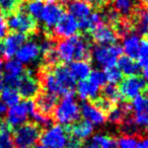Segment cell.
I'll list each match as a JSON object with an SVG mask.
<instances>
[{
	"mask_svg": "<svg viewBox=\"0 0 148 148\" xmlns=\"http://www.w3.org/2000/svg\"><path fill=\"white\" fill-rule=\"evenodd\" d=\"M29 116L33 118L35 124H37L39 127H41V126H43V127H50L52 124L51 118H50L49 116H46V115H44V114L38 112L37 110H36V107H35V109L31 112Z\"/></svg>",
	"mask_w": 148,
	"mask_h": 148,
	"instance_id": "cell-35",
	"label": "cell"
},
{
	"mask_svg": "<svg viewBox=\"0 0 148 148\" xmlns=\"http://www.w3.org/2000/svg\"><path fill=\"white\" fill-rule=\"evenodd\" d=\"M114 6H115L114 9L120 15L129 16L135 8V0H115Z\"/></svg>",
	"mask_w": 148,
	"mask_h": 148,
	"instance_id": "cell-29",
	"label": "cell"
},
{
	"mask_svg": "<svg viewBox=\"0 0 148 148\" xmlns=\"http://www.w3.org/2000/svg\"><path fill=\"white\" fill-rule=\"evenodd\" d=\"M141 1H143V0H141Z\"/></svg>",
	"mask_w": 148,
	"mask_h": 148,
	"instance_id": "cell-56",
	"label": "cell"
},
{
	"mask_svg": "<svg viewBox=\"0 0 148 148\" xmlns=\"http://www.w3.org/2000/svg\"><path fill=\"white\" fill-rule=\"evenodd\" d=\"M7 31H8V27H7L6 19H5V17L0 16V40L6 37Z\"/></svg>",
	"mask_w": 148,
	"mask_h": 148,
	"instance_id": "cell-44",
	"label": "cell"
},
{
	"mask_svg": "<svg viewBox=\"0 0 148 148\" xmlns=\"http://www.w3.org/2000/svg\"><path fill=\"white\" fill-rule=\"evenodd\" d=\"M3 65H4V63H3L2 60L0 59V74H2V71H3Z\"/></svg>",
	"mask_w": 148,
	"mask_h": 148,
	"instance_id": "cell-51",
	"label": "cell"
},
{
	"mask_svg": "<svg viewBox=\"0 0 148 148\" xmlns=\"http://www.w3.org/2000/svg\"><path fill=\"white\" fill-rule=\"evenodd\" d=\"M103 97L110 101L111 103H119L122 99V95L119 88L114 84H108L103 86Z\"/></svg>",
	"mask_w": 148,
	"mask_h": 148,
	"instance_id": "cell-31",
	"label": "cell"
},
{
	"mask_svg": "<svg viewBox=\"0 0 148 148\" xmlns=\"http://www.w3.org/2000/svg\"><path fill=\"white\" fill-rule=\"evenodd\" d=\"M130 111H131V106L127 105V103H123L119 107H114L109 112L108 119L112 123L122 124L124 120L128 117V114Z\"/></svg>",
	"mask_w": 148,
	"mask_h": 148,
	"instance_id": "cell-24",
	"label": "cell"
},
{
	"mask_svg": "<svg viewBox=\"0 0 148 148\" xmlns=\"http://www.w3.org/2000/svg\"><path fill=\"white\" fill-rule=\"evenodd\" d=\"M1 101L4 103L6 107H13L21 103V95L16 88H11V87L4 86L2 91L0 92Z\"/></svg>",
	"mask_w": 148,
	"mask_h": 148,
	"instance_id": "cell-26",
	"label": "cell"
},
{
	"mask_svg": "<svg viewBox=\"0 0 148 148\" xmlns=\"http://www.w3.org/2000/svg\"><path fill=\"white\" fill-rule=\"evenodd\" d=\"M77 95L79 99L82 101H86V99H95L97 97L99 91V87L93 84L92 82L85 79V80H81L80 82L77 84L76 86Z\"/></svg>",
	"mask_w": 148,
	"mask_h": 148,
	"instance_id": "cell-20",
	"label": "cell"
},
{
	"mask_svg": "<svg viewBox=\"0 0 148 148\" xmlns=\"http://www.w3.org/2000/svg\"><path fill=\"white\" fill-rule=\"evenodd\" d=\"M131 110L134 111V115H143L148 117V95H141L132 101Z\"/></svg>",
	"mask_w": 148,
	"mask_h": 148,
	"instance_id": "cell-28",
	"label": "cell"
},
{
	"mask_svg": "<svg viewBox=\"0 0 148 148\" xmlns=\"http://www.w3.org/2000/svg\"><path fill=\"white\" fill-rule=\"evenodd\" d=\"M103 18L113 25H118L120 23V14L115 9H110L106 14H103Z\"/></svg>",
	"mask_w": 148,
	"mask_h": 148,
	"instance_id": "cell-42",
	"label": "cell"
},
{
	"mask_svg": "<svg viewBox=\"0 0 148 148\" xmlns=\"http://www.w3.org/2000/svg\"><path fill=\"white\" fill-rule=\"evenodd\" d=\"M4 75L13 77H21L25 73V67L23 64H21L16 59H8L6 63L3 65Z\"/></svg>",
	"mask_w": 148,
	"mask_h": 148,
	"instance_id": "cell-27",
	"label": "cell"
},
{
	"mask_svg": "<svg viewBox=\"0 0 148 148\" xmlns=\"http://www.w3.org/2000/svg\"><path fill=\"white\" fill-rule=\"evenodd\" d=\"M145 1H146V2H148V0H145Z\"/></svg>",
	"mask_w": 148,
	"mask_h": 148,
	"instance_id": "cell-55",
	"label": "cell"
},
{
	"mask_svg": "<svg viewBox=\"0 0 148 148\" xmlns=\"http://www.w3.org/2000/svg\"><path fill=\"white\" fill-rule=\"evenodd\" d=\"M44 5L45 3L43 2V0H29L25 6V10L34 19H40Z\"/></svg>",
	"mask_w": 148,
	"mask_h": 148,
	"instance_id": "cell-30",
	"label": "cell"
},
{
	"mask_svg": "<svg viewBox=\"0 0 148 148\" xmlns=\"http://www.w3.org/2000/svg\"><path fill=\"white\" fill-rule=\"evenodd\" d=\"M6 112H7L6 106H5L4 103L1 101V99H0V118L2 117V116H4L5 114H6Z\"/></svg>",
	"mask_w": 148,
	"mask_h": 148,
	"instance_id": "cell-46",
	"label": "cell"
},
{
	"mask_svg": "<svg viewBox=\"0 0 148 148\" xmlns=\"http://www.w3.org/2000/svg\"><path fill=\"white\" fill-rule=\"evenodd\" d=\"M54 117L56 121L62 125L74 124L78 121L80 117V107L74 99L73 93L64 95L60 103H57L54 110Z\"/></svg>",
	"mask_w": 148,
	"mask_h": 148,
	"instance_id": "cell-2",
	"label": "cell"
},
{
	"mask_svg": "<svg viewBox=\"0 0 148 148\" xmlns=\"http://www.w3.org/2000/svg\"><path fill=\"white\" fill-rule=\"evenodd\" d=\"M3 87H4V82H3V75L0 74V92L2 91Z\"/></svg>",
	"mask_w": 148,
	"mask_h": 148,
	"instance_id": "cell-49",
	"label": "cell"
},
{
	"mask_svg": "<svg viewBox=\"0 0 148 148\" xmlns=\"http://www.w3.org/2000/svg\"><path fill=\"white\" fill-rule=\"evenodd\" d=\"M27 41V36L16 32H12L11 34L7 35L3 41V46H4V53L3 57L10 59L11 57L16 54L17 50L23 45Z\"/></svg>",
	"mask_w": 148,
	"mask_h": 148,
	"instance_id": "cell-14",
	"label": "cell"
},
{
	"mask_svg": "<svg viewBox=\"0 0 148 148\" xmlns=\"http://www.w3.org/2000/svg\"><path fill=\"white\" fill-rule=\"evenodd\" d=\"M40 55H41V49L39 44L36 43L35 41L25 42L15 54L16 60L21 64L34 63L39 59Z\"/></svg>",
	"mask_w": 148,
	"mask_h": 148,
	"instance_id": "cell-13",
	"label": "cell"
},
{
	"mask_svg": "<svg viewBox=\"0 0 148 148\" xmlns=\"http://www.w3.org/2000/svg\"><path fill=\"white\" fill-rule=\"evenodd\" d=\"M79 29L78 21L74 18L70 13L63 14L58 23L54 27V33L57 37L68 39L77 34Z\"/></svg>",
	"mask_w": 148,
	"mask_h": 148,
	"instance_id": "cell-12",
	"label": "cell"
},
{
	"mask_svg": "<svg viewBox=\"0 0 148 148\" xmlns=\"http://www.w3.org/2000/svg\"><path fill=\"white\" fill-rule=\"evenodd\" d=\"M93 103H95L93 105H95L99 110H101L103 113H105V112H108V113H109V112L114 108L113 103L108 101V99H105L103 97H97L95 99H93Z\"/></svg>",
	"mask_w": 148,
	"mask_h": 148,
	"instance_id": "cell-40",
	"label": "cell"
},
{
	"mask_svg": "<svg viewBox=\"0 0 148 148\" xmlns=\"http://www.w3.org/2000/svg\"><path fill=\"white\" fill-rule=\"evenodd\" d=\"M119 90L122 97L125 99H134L138 95H143L148 90V85L143 78L134 75L123 79L120 84Z\"/></svg>",
	"mask_w": 148,
	"mask_h": 148,
	"instance_id": "cell-8",
	"label": "cell"
},
{
	"mask_svg": "<svg viewBox=\"0 0 148 148\" xmlns=\"http://www.w3.org/2000/svg\"><path fill=\"white\" fill-rule=\"evenodd\" d=\"M35 109V103L32 99H25V101L10 107L6 112V125L10 129H15L23 124L27 123V117Z\"/></svg>",
	"mask_w": 148,
	"mask_h": 148,
	"instance_id": "cell-6",
	"label": "cell"
},
{
	"mask_svg": "<svg viewBox=\"0 0 148 148\" xmlns=\"http://www.w3.org/2000/svg\"><path fill=\"white\" fill-rule=\"evenodd\" d=\"M80 115L85 119V121L89 122L93 126H99L103 125L106 122L105 113L99 110L93 103H83L80 108Z\"/></svg>",
	"mask_w": 148,
	"mask_h": 148,
	"instance_id": "cell-16",
	"label": "cell"
},
{
	"mask_svg": "<svg viewBox=\"0 0 148 148\" xmlns=\"http://www.w3.org/2000/svg\"><path fill=\"white\" fill-rule=\"evenodd\" d=\"M82 148H99V147L97 145V144H95L93 142H91V143L87 144V145H85L84 147H82Z\"/></svg>",
	"mask_w": 148,
	"mask_h": 148,
	"instance_id": "cell-50",
	"label": "cell"
},
{
	"mask_svg": "<svg viewBox=\"0 0 148 148\" xmlns=\"http://www.w3.org/2000/svg\"><path fill=\"white\" fill-rule=\"evenodd\" d=\"M92 142L99 148H117V142L115 141V139L103 134L95 135L92 137Z\"/></svg>",
	"mask_w": 148,
	"mask_h": 148,
	"instance_id": "cell-32",
	"label": "cell"
},
{
	"mask_svg": "<svg viewBox=\"0 0 148 148\" xmlns=\"http://www.w3.org/2000/svg\"><path fill=\"white\" fill-rule=\"evenodd\" d=\"M69 130V133L71 134V136L77 138V139L83 140L89 138L93 133V125H91L89 122L87 121H81L78 123H74L73 126L70 128H67Z\"/></svg>",
	"mask_w": 148,
	"mask_h": 148,
	"instance_id": "cell-21",
	"label": "cell"
},
{
	"mask_svg": "<svg viewBox=\"0 0 148 148\" xmlns=\"http://www.w3.org/2000/svg\"><path fill=\"white\" fill-rule=\"evenodd\" d=\"M52 71L55 75V78L59 84L60 88H61L63 95L72 93L74 87H75V83H76L75 81L76 80L72 76L69 68L64 65H58L54 66L52 68Z\"/></svg>",
	"mask_w": 148,
	"mask_h": 148,
	"instance_id": "cell-11",
	"label": "cell"
},
{
	"mask_svg": "<svg viewBox=\"0 0 148 148\" xmlns=\"http://www.w3.org/2000/svg\"><path fill=\"white\" fill-rule=\"evenodd\" d=\"M17 91L21 97H23L25 99H32L39 95L40 82L37 78L34 77L29 70H27L23 74L17 86Z\"/></svg>",
	"mask_w": 148,
	"mask_h": 148,
	"instance_id": "cell-10",
	"label": "cell"
},
{
	"mask_svg": "<svg viewBox=\"0 0 148 148\" xmlns=\"http://www.w3.org/2000/svg\"><path fill=\"white\" fill-rule=\"evenodd\" d=\"M66 148H82V141L73 137V136L69 135Z\"/></svg>",
	"mask_w": 148,
	"mask_h": 148,
	"instance_id": "cell-43",
	"label": "cell"
},
{
	"mask_svg": "<svg viewBox=\"0 0 148 148\" xmlns=\"http://www.w3.org/2000/svg\"><path fill=\"white\" fill-rule=\"evenodd\" d=\"M17 7V0H0V10L4 14H11Z\"/></svg>",
	"mask_w": 148,
	"mask_h": 148,
	"instance_id": "cell-39",
	"label": "cell"
},
{
	"mask_svg": "<svg viewBox=\"0 0 148 148\" xmlns=\"http://www.w3.org/2000/svg\"><path fill=\"white\" fill-rule=\"evenodd\" d=\"M138 148H148V137L138 141Z\"/></svg>",
	"mask_w": 148,
	"mask_h": 148,
	"instance_id": "cell-45",
	"label": "cell"
},
{
	"mask_svg": "<svg viewBox=\"0 0 148 148\" xmlns=\"http://www.w3.org/2000/svg\"><path fill=\"white\" fill-rule=\"evenodd\" d=\"M117 148H138V140L134 135H125L119 138Z\"/></svg>",
	"mask_w": 148,
	"mask_h": 148,
	"instance_id": "cell-37",
	"label": "cell"
},
{
	"mask_svg": "<svg viewBox=\"0 0 148 148\" xmlns=\"http://www.w3.org/2000/svg\"><path fill=\"white\" fill-rule=\"evenodd\" d=\"M63 14V7L58 2V0H47L40 16V21L47 29H52L55 27Z\"/></svg>",
	"mask_w": 148,
	"mask_h": 148,
	"instance_id": "cell-9",
	"label": "cell"
},
{
	"mask_svg": "<svg viewBox=\"0 0 148 148\" xmlns=\"http://www.w3.org/2000/svg\"><path fill=\"white\" fill-rule=\"evenodd\" d=\"M6 21L7 27L11 31L23 34V35L34 33L37 29L36 21L31 15L27 14L25 10H18L16 12L9 14Z\"/></svg>",
	"mask_w": 148,
	"mask_h": 148,
	"instance_id": "cell-7",
	"label": "cell"
},
{
	"mask_svg": "<svg viewBox=\"0 0 148 148\" xmlns=\"http://www.w3.org/2000/svg\"><path fill=\"white\" fill-rule=\"evenodd\" d=\"M55 52L58 60H61L65 63L86 60L90 57L89 43L84 38L79 36H73L60 41Z\"/></svg>",
	"mask_w": 148,
	"mask_h": 148,
	"instance_id": "cell-1",
	"label": "cell"
},
{
	"mask_svg": "<svg viewBox=\"0 0 148 148\" xmlns=\"http://www.w3.org/2000/svg\"><path fill=\"white\" fill-rule=\"evenodd\" d=\"M36 97L37 99L35 101V107L38 112L46 116H49L51 113H53L58 103V99L55 95L46 91L41 95H38Z\"/></svg>",
	"mask_w": 148,
	"mask_h": 148,
	"instance_id": "cell-18",
	"label": "cell"
},
{
	"mask_svg": "<svg viewBox=\"0 0 148 148\" xmlns=\"http://www.w3.org/2000/svg\"><path fill=\"white\" fill-rule=\"evenodd\" d=\"M118 69L127 76H134L137 75L140 70V66L134 61V59L128 56H121L117 61Z\"/></svg>",
	"mask_w": 148,
	"mask_h": 148,
	"instance_id": "cell-23",
	"label": "cell"
},
{
	"mask_svg": "<svg viewBox=\"0 0 148 148\" xmlns=\"http://www.w3.org/2000/svg\"><path fill=\"white\" fill-rule=\"evenodd\" d=\"M140 42L141 40H140L139 36L136 34L126 35L123 41V46H122V49L126 53V56L132 58V59H136L138 56V52H139Z\"/></svg>",
	"mask_w": 148,
	"mask_h": 148,
	"instance_id": "cell-22",
	"label": "cell"
},
{
	"mask_svg": "<svg viewBox=\"0 0 148 148\" xmlns=\"http://www.w3.org/2000/svg\"><path fill=\"white\" fill-rule=\"evenodd\" d=\"M41 137V129L35 123H25L15 128L12 133L13 144L19 148L34 146Z\"/></svg>",
	"mask_w": 148,
	"mask_h": 148,
	"instance_id": "cell-4",
	"label": "cell"
},
{
	"mask_svg": "<svg viewBox=\"0 0 148 148\" xmlns=\"http://www.w3.org/2000/svg\"><path fill=\"white\" fill-rule=\"evenodd\" d=\"M142 74H143V79L145 80V82L148 84V67H145L142 71Z\"/></svg>",
	"mask_w": 148,
	"mask_h": 148,
	"instance_id": "cell-48",
	"label": "cell"
},
{
	"mask_svg": "<svg viewBox=\"0 0 148 148\" xmlns=\"http://www.w3.org/2000/svg\"><path fill=\"white\" fill-rule=\"evenodd\" d=\"M35 148H46V147H45V146H43V145L41 144V145H37Z\"/></svg>",
	"mask_w": 148,
	"mask_h": 148,
	"instance_id": "cell-53",
	"label": "cell"
},
{
	"mask_svg": "<svg viewBox=\"0 0 148 148\" xmlns=\"http://www.w3.org/2000/svg\"><path fill=\"white\" fill-rule=\"evenodd\" d=\"M12 133L11 129L5 124V126L0 129V148H13Z\"/></svg>",
	"mask_w": 148,
	"mask_h": 148,
	"instance_id": "cell-33",
	"label": "cell"
},
{
	"mask_svg": "<svg viewBox=\"0 0 148 148\" xmlns=\"http://www.w3.org/2000/svg\"><path fill=\"white\" fill-rule=\"evenodd\" d=\"M69 70L71 72L72 76L75 80H85L88 78L89 74L91 72V66L86 60H79V61H73L70 63Z\"/></svg>",
	"mask_w": 148,
	"mask_h": 148,
	"instance_id": "cell-19",
	"label": "cell"
},
{
	"mask_svg": "<svg viewBox=\"0 0 148 148\" xmlns=\"http://www.w3.org/2000/svg\"><path fill=\"white\" fill-rule=\"evenodd\" d=\"M146 131H147V133H148V124L146 125Z\"/></svg>",
	"mask_w": 148,
	"mask_h": 148,
	"instance_id": "cell-54",
	"label": "cell"
},
{
	"mask_svg": "<svg viewBox=\"0 0 148 148\" xmlns=\"http://www.w3.org/2000/svg\"><path fill=\"white\" fill-rule=\"evenodd\" d=\"M88 80L90 82H92L93 84H95L97 86H99V88L105 86L106 82H107L105 72L101 71V70H93V71H91L88 76Z\"/></svg>",
	"mask_w": 148,
	"mask_h": 148,
	"instance_id": "cell-38",
	"label": "cell"
},
{
	"mask_svg": "<svg viewBox=\"0 0 148 148\" xmlns=\"http://www.w3.org/2000/svg\"><path fill=\"white\" fill-rule=\"evenodd\" d=\"M92 39L99 45H113L118 39L117 33L111 27L101 23L91 32Z\"/></svg>",
	"mask_w": 148,
	"mask_h": 148,
	"instance_id": "cell-15",
	"label": "cell"
},
{
	"mask_svg": "<svg viewBox=\"0 0 148 148\" xmlns=\"http://www.w3.org/2000/svg\"><path fill=\"white\" fill-rule=\"evenodd\" d=\"M138 64L142 67H148V41L143 40L140 42V48L138 52Z\"/></svg>",
	"mask_w": 148,
	"mask_h": 148,
	"instance_id": "cell-36",
	"label": "cell"
},
{
	"mask_svg": "<svg viewBox=\"0 0 148 148\" xmlns=\"http://www.w3.org/2000/svg\"><path fill=\"white\" fill-rule=\"evenodd\" d=\"M58 1H60V2L63 3V4H69L72 0H58Z\"/></svg>",
	"mask_w": 148,
	"mask_h": 148,
	"instance_id": "cell-52",
	"label": "cell"
},
{
	"mask_svg": "<svg viewBox=\"0 0 148 148\" xmlns=\"http://www.w3.org/2000/svg\"><path fill=\"white\" fill-rule=\"evenodd\" d=\"M123 49L121 46L116 45H97L90 52L92 59L101 67L110 68L117 64L118 58L122 55Z\"/></svg>",
	"mask_w": 148,
	"mask_h": 148,
	"instance_id": "cell-3",
	"label": "cell"
},
{
	"mask_svg": "<svg viewBox=\"0 0 148 148\" xmlns=\"http://www.w3.org/2000/svg\"><path fill=\"white\" fill-rule=\"evenodd\" d=\"M135 29L138 35H148V10L143 7H140L136 11Z\"/></svg>",
	"mask_w": 148,
	"mask_h": 148,
	"instance_id": "cell-25",
	"label": "cell"
},
{
	"mask_svg": "<svg viewBox=\"0 0 148 148\" xmlns=\"http://www.w3.org/2000/svg\"><path fill=\"white\" fill-rule=\"evenodd\" d=\"M83 1H85L87 3H91L93 5H101L105 0H83Z\"/></svg>",
	"mask_w": 148,
	"mask_h": 148,
	"instance_id": "cell-47",
	"label": "cell"
},
{
	"mask_svg": "<svg viewBox=\"0 0 148 148\" xmlns=\"http://www.w3.org/2000/svg\"><path fill=\"white\" fill-rule=\"evenodd\" d=\"M39 46H40V49H41V53H43L45 57L50 55L51 53H53V52H55V45L49 39L43 40Z\"/></svg>",
	"mask_w": 148,
	"mask_h": 148,
	"instance_id": "cell-41",
	"label": "cell"
},
{
	"mask_svg": "<svg viewBox=\"0 0 148 148\" xmlns=\"http://www.w3.org/2000/svg\"><path fill=\"white\" fill-rule=\"evenodd\" d=\"M68 10L70 14L78 21V23L86 21L92 13L90 4L83 0H72L68 4Z\"/></svg>",
	"mask_w": 148,
	"mask_h": 148,
	"instance_id": "cell-17",
	"label": "cell"
},
{
	"mask_svg": "<svg viewBox=\"0 0 148 148\" xmlns=\"http://www.w3.org/2000/svg\"><path fill=\"white\" fill-rule=\"evenodd\" d=\"M105 76H106V80L108 82H110V84H114V85L121 82L122 79H123V74H122V72L116 66L107 68L105 70Z\"/></svg>",
	"mask_w": 148,
	"mask_h": 148,
	"instance_id": "cell-34",
	"label": "cell"
},
{
	"mask_svg": "<svg viewBox=\"0 0 148 148\" xmlns=\"http://www.w3.org/2000/svg\"><path fill=\"white\" fill-rule=\"evenodd\" d=\"M69 138V132L67 128L61 125L50 126L41 135L40 140L46 148H66Z\"/></svg>",
	"mask_w": 148,
	"mask_h": 148,
	"instance_id": "cell-5",
	"label": "cell"
}]
</instances>
